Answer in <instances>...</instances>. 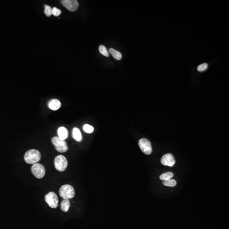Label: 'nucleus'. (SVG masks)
<instances>
[{"label": "nucleus", "mask_w": 229, "mask_h": 229, "mask_svg": "<svg viewBox=\"0 0 229 229\" xmlns=\"http://www.w3.org/2000/svg\"><path fill=\"white\" fill-rule=\"evenodd\" d=\"M41 158L40 153L38 150H31L25 153L24 160L28 164H34L39 162Z\"/></svg>", "instance_id": "obj_1"}, {"label": "nucleus", "mask_w": 229, "mask_h": 229, "mask_svg": "<svg viewBox=\"0 0 229 229\" xmlns=\"http://www.w3.org/2000/svg\"><path fill=\"white\" fill-rule=\"evenodd\" d=\"M59 194L64 200H69L74 197L75 192L73 186L69 185H65L61 186L59 189Z\"/></svg>", "instance_id": "obj_2"}, {"label": "nucleus", "mask_w": 229, "mask_h": 229, "mask_svg": "<svg viewBox=\"0 0 229 229\" xmlns=\"http://www.w3.org/2000/svg\"><path fill=\"white\" fill-rule=\"evenodd\" d=\"M54 164L55 168L57 170L63 172L66 169L68 163L66 158L64 156L59 155L55 158Z\"/></svg>", "instance_id": "obj_3"}, {"label": "nucleus", "mask_w": 229, "mask_h": 229, "mask_svg": "<svg viewBox=\"0 0 229 229\" xmlns=\"http://www.w3.org/2000/svg\"><path fill=\"white\" fill-rule=\"evenodd\" d=\"M52 141L56 150L59 152L64 153L68 151V145L64 140L61 139L58 137H54L52 138Z\"/></svg>", "instance_id": "obj_4"}, {"label": "nucleus", "mask_w": 229, "mask_h": 229, "mask_svg": "<svg viewBox=\"0 0 229 229\" xmlns=\"http://www.w3.org/2000/svg\"><path fill=\"white\" fill-rule=\"evenodd\" d=\"M45 201L51 208L56 209L58 206L59 199L55 193L53 192L48 193L45 196Z\"/></svg>", "instance_id": "obj_5"}, {"label": "nucleus", "mask_w": 229, "mask_h": 229, "mask_svg": "<svg viewBox=\"0 0 229 229\" xmlns=\"http://www.w3.org/2000/svg\"><path fill=\"white\" fill-rule=\"evenodd\" d=\"M139 146L142 152L146 155H150L152 151L151 142L146 138H142L139 141Z\"/></svg>", "instance_id": "obj_6"}, {"label": "nucleus", "mask_w": 229, "mask_h": 229, "mask_svg": "<svg viewBox=\"0 0 229 229\" xmlns=\"http://www.w3.org/2000/svg\"><path fill=\"white\" fill-rule=\"evenodd\" d=\"M32 173L38 179H41L45 176L46 170L43 165L40 164H34L32 167Z\"/></svg>", "instance_id": "obj_7"}, {"label": "nucleus", "mask_w": 229, "mask_h": 229, "mask_svg": "<svg viewBox=\"0 0 229 229\" xmlns=\"http://www.w3.org/2000/svg\"><path fill=\"white\" fill-rule=\"evenodd\" d=\"M61 3L67 10L70 11H74L78 9V2L76 0H62Z\"/></svg>", "instance_id": "obj_8"}, {"label": "nucleus", "mask_w": 229, "mask_h": 229, "mask_svg": "<svg viewBox=\"0 0 229 229\" xmlns=\"http://www.w3.org/2000/svg\"><path fill=\"white\" fill-rule=\"evenodd\" d=\"M161 162L163 165L173 167L175 165L176 161L173 155L168 153L163 156L161 159Z\"/></svg>", "instance_id": "obj_9"}, {"label": "nucleus", "mask_w": 229, "mask_h": 229, "mask_svg": "<svg viewBox=\"0 0 229 229\" xmlns=\"http://www.w3.org/2000/svg\"><path fill=\"white\" fill-rule=\"evenodd\" d=\"M59 137L61 139L64 140L68 137V131L65 127H60L57 131Z\"/></svg>", "instance_id": "obj_10"}, {"label": "nucleus", "mask_w": 229, "mask_h": 229, "mask_svg": "<svg viewBox=\"0 0 229 229\" xmlns=\"http://www.w3.org/2000/svg\"><path fill=\"white\" fill-rule=\"evenodd\" d=\"M61 104L60 101L57 99H54L51 101L48 104L49 108L53 110H56L61 107Z\"/></svg>", "instance_id": "obj_11"}, {"label": "nucleus", "mask_w": 229, "mask_h": 229, "mask_svg": "<svg viewBox=\"0 0 229 229\" xmlns=\"http://www.w3.org/2000/svg\"><path fill=\"white\" fill-rule=\"evenodd\" d=\"M73 137L77 141H81L82 140V136L80 131L77 128H74L73 130Z\"/></svg>", "instance_id": "obj_12"}, {"label": "nucleus", "mask_w": 229, "mask_h": 229, "mask_svg": "<svg viewBox=\"0 0 229 229\" xmlns=\"http://www.w3.org/2000/svg\"><path fill=\"white\" fill-rule=\"evenodd\" d=\"M70 202L69 200H64V199H63L61 203V210L65 212H68V210H69V208H70Z\"/></svg>", "instance_id": "obj_13"}, {"label": "nucleus", "mask_w": 229, "mask_h": 229, "mask_svg": "<svg viewBox=\"0 0 229 229\" xmlns=\"http://www.w3.org/2000/svg\"><path fill=\"white\" fill-rule=\"evenodd\" d=\"M109 52L110 54H111L113 57L116 60L120 61L122 59V54L119 52L115 50V49L112 48H110L109 50Z\"/></svg>", "instance_id": "obj_14"}, {"label": "nucleus", "mask_w": 229, "mask_h": 229, "mask_svg": "<svg viewBox=\"0 0 229 229\" xmlns=\"http://www.w3.org/2000/svg\"><path fill=\"white\" fill-rule=\"evenodd\" d=\"M173 177V173H172V172H167L162 174L159 177V179L161 180L165 181V180L171 179Z\"/></svg>", "instance_id": "obj_15"}, {"label": "nucleus", "mask_w": 229, "mask_h": 229, "mask_svg": "<svg viewBox=\"0 0 229 229\" xmlns=\"http://www.w3.org/2000/svg\"><path fill=\"white\" fill-rule=\"evenodd\" d=\"M164 186L168 187H174L176 186L177 182L174 179H169L168 180L164 181L163 182Z\"/></svg>", "instance_id": "obj_16"}, {"label": "nucleus", "mask_w": 229, "mask_h": 229, "mask_svg": "<svg viewBox=\"0 0 229 229\" xmlns=\"http://www.w3.org/2000/svg\"><path fill=\"white\" fill-rule=\"evenodd\" d=\"M99 51L101 54H102L104 56H107V57L109 56V54L107 52V48L105 46H103V45L99 46Z\"/></svg>", "instance_id": "obj_17"}, {"label": "nucleus", "mask_w": 229, "mask_h": 229, "mask_svg": "<svg viewBox=\"0 0 229 229\" xmlns=\"http://www.w3.org/2000/svg\"><path fill=\"white\" fill-rule=\"evenodd\" d=\"M44 13L47 17H50L52 15V8L49 6L45 5Z\"/></svg>", "instance_id": "obj_18"}, {"label": "nucleus", "mask_w": 229, "mask_h": 229, "mask_svg": "<svg viewBox=\"0 0 229 229\" xmlns=\"http://www.w3.org/2000/svg\"><path fill=\"white\" fill-rule=\"evenodd\" d=\"M83 130L85 132L88 133H91L94 131V128L92 126L86 124L83 126Z\"/></svg>", "instance_id": "obj_19"}, {"label": "nucleus", "mask_w": 229, "mask_h": 229, "mask_svg": "<svg viewBox=\"0 0 229 229\" xmlns=\"http://www.w3.org/2000/svg\"><path fill=\"white\" fill-rule=\"evenodd\" d=\"M208 68V65L207 63H203L198 67L197 70L199 72H203L207 70Z\"/></svg>", "instance_id": "obj_20"}, {"label": "nucleus", "mask_w": 229, "mask_h": 229, "mask_svg": "<svg viewBox=\"0 0 229 229\" xmlns=\"http://www.w3.org/2000/svg\"><path fill=\"white\" fill-rule=\"evenodd\" d=\"M61 14V10H59L57 8L54 7L52 8V15L54 16H58Z\"/></svg>", "instance_id": "obj_21"}]
</instances>
